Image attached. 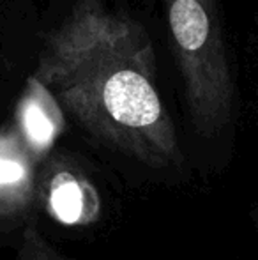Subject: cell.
Here are the masks:
<instances>
[{
  "instance_id": "cell-1",
  "label": "cell",
  "mask_w": 258,
  "mask_h": 260,
  "mask_svg": "<svg viewBox=\"0 0 258 260\" xmlns=\"http://www.w3.org/2000/svg\"><path fill=\"white\" fill-rule=\"evenodd\" d=\"M32 75L108 149L154 170L182 165L175 126L156 87L154 48L134 20L99 0H78L48 36Z\"/></svg>"
},
{
  "instance_id": "cell-2",
  "label": "cell",
  "mask_w": 258,
  "mask_h": 260,
  "mask_svg": "<svg viewBox=\"0 0 258 260\" xmlns=\"http://www.w3.org/2000/svg\"><path fill=\"white\" fill-rule=\"evenodd\" d=\"M195 129L216 137L230 124L235 83L217 0H163Z\"/></svg>"
},
{
  "instance_id": "cell-3",
  "label": "cell",
  "mask_w": 258,
  "mask_h": 260,
  "mask_svg": "<svg viewBox=\"0 0 258 260\" xmlns=\"http://www.w3.org/2000/svg\"><path fill=\"white\" fill-rule=\"evenodd\" d=\"M38 172V202L46 214L67 226H85L97 218L101 200L82 167L69 154L46 156Z\"/></svg>"
},
{
  "instance_id": "cell-4",
  "label": "cell",
  "mask_w": 258,
  "mask_h": 260,
  "mask_svg": "<svg viewBox=\"0 0 258 260\" xmlns=\"http://www.w3.org/2000/svg\"><path fill=\"white\" fill-rule=\"evenodd\" d=\"M38 163L13 124L0 129V221L23 218L38 202Z\"/></svg>"
},
{
  "instance_id": "cell-5",
  "label": "cell",
  "mask_w": 258,
  "mask_h": 260,
  "mask_svg": "<svg viewBox=\"0 0 258 260\" xmlns=\"http://www.w3.org/2000/svg\"><path fill=\"white\" fill-rule=\"evenodd\" d=\"M13 126L38 161L50 154L62 135L65 120L55 94L34 75L28 76L14 110Z\"/></svg>"
},
{
  "instance_id": "cell-6",
  "label": "cell",
  "mask_w": 258,
  "mask_h": 260,
  "mask_svg": "<svg viewBox=\"0 0 258 260\" xmlns=\"http://www.w3.org/2000/svg\"><path fill=\"white\" fill-rule=\"evenodd\" d=\"M16 260H69L60 253L57 248H53L48 241L43 237L39 229L34 223H28L23 230L21 246L18 251Z\"/></svg>"
},
{
  "instance_id": "cell-7",
  "label": "cell",
  "mask_w": 258,
  "mask_h": 260,
  "mask_svg": "<svg viewBox=\"0 0 258 260\" xmlns=\"http://www.w3.org/2000/svg\"><path fill=\"white\" fill-rule=\"evenodd\" d=\"M249 218H251V223H253V226L256 229V232H258V206L253 209L251 212H249Z\"/></svg>"
}]
</instances>
